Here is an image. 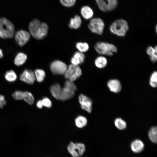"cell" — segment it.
I'll list each match as a JSON object with an SVG mask.
<instances>
[{
    "mask_svg": "<svg viewBox=\"0 0 157 157\" xmlns=\"http://www.w3.org/2000/svg\"><path fill=\"white\" fill-rule=\"evenodd\" d=\"M85 58V55L80 51L75 52L73 57L71 58V62L72 64L75 65L82 64Z\"/></svg>",
    "mask_w": 157,
    "mask_h": 157,
    "instance_id": "15",
    "label": "cell"
},
{
    "mask_svg": "<svg viewBox=\"0 0 157 157\" xmlns=\"http://www.w3.org/2000/svg\"><path fill=\"white\" fill-rule=\"evenodd\" d=\"M94 48L99 54L109 56H113L117 51V47L115 45L104 42H97L94 45Z\"/></svg>",
    "mask_w": 157,
    "mask_h": 157,
    "instance_id": "5",
    "label": "cell"
},
{
    "mask_svg": "<svg viewBox=\"0 0 157 157\" xmlns=\"http://www.w3.org/2000/svg\"><path fill=\"white\" fill-rule=\"evenodd\" d=\"M149 83L152 87L156 88L157 85V73L156 71L154 72L151 75Z\"/></svg>",
    "mask_w": 157,
    "mask_h": 157,
    "instance_id": "29",
    "label": "cell"
},
{
    "mask_svg": "<svg viewBox=\"0 0 157 157\" xmlns=\"http://www.w3.org/2000/svg\"><path fill=\"white\" fill-rule=\"evenodd\" d=\"M157 128L156 126L151 128L148 132L149 138L151 141L154 143H156L157 141Z\"/></svg>",
    "mask_w": 157,
    "mask_h": 157,
    "instance_id": "24",
    "label": "cell"
},
{
    "mask_svg": "<svg viewBox=\"0 0 157 157\" xmlns=\"http://www.w3.org/2000/svg\"><path fill=\"white\" fill-rule=\"evenodd\" d=\"M3 56V54L2 50L0 48V59L2 58Z\"/></svg>",
    "mask_w": 157,
    "mask_h": 157,
    "instance_id": "37",
    "label": "cell"
},
{
    "mask_svg": "<svg viewBox=\"0 0 157 157\" xmlns=\"http://www.w3.org/2000/svg\"><path fill=\"white\" fill-rule=\"evenodd\" d=\"M114 123L116 127L120 130L125 129L126 127V122L120 118H116L115 120Z\"/></svg>",
    "mask_w": 157,
    "mask_h": 157,
    "instance_id": "27",
    "label": "cell"
},
{
    "mask_svg": "<svg viewBox=\"0 0 157 157\" xmlns=\"http://www.w3.org/2000/svg\"><path fill=\"white\" fill-rule=\"evenodd\" d=\"M76 90L77 88L73 82L67 80L65 82L64 86L61 88L60 90L58 100L64 101L72 99Z\"/></svg>",
    "mask_w": 157,
    "mask_h": 157,
    "instance_id": "4",
    "label": "cell"
},
{
    "mask_svg": "<svg viewBox=\"0 0 157 157\" xmlns=\"http://www.w3.org/2000/svg\"><path fill=\"white\" fill-rule=\"evenodd\" d=\"M30 35L26 31L20 30L17 31L15 35V39L17 44L20 47L24 45L30 40Z\"/></svg>",
    "mask_w": 157,
    "mask_h": 157,
    "instance_id": "11",
    "label": "cell"
},
{
    "mask_svg": "<svg viewBox=\"0 0 157 157\" xmlns=\"http://www.w3.org/2000/svg\"><path fill=\"white\" fill-rule=\"evenodd\" d=\"M28 28L32 36L38 40L44 39L47 35L48 30L47 25L44 22H41L37 19L30 22Z\"/></svg>",
    "mask_w": 157,
    "mask_h": 157,
    "instance_id": "1",
    "label": "cell"
},
{
    "mask_svg": "<svg viewBox=\"0 0 157 157\" xmlns=\"http://www.w3.org/2000/svg\"><path fill=\"white\" fill-rule=\"evenodd\" d=\"M129 30L128 22L122 19L115 21L109 27V31L111 33L119 37L125 36Z\"/></svg>",
    "mask_w": 157,
    "mask_h": 157,
    "instance_id": "2",
    "label": "cell"
},
{
    "mask_svg": "<svg viewBox=\"0 0 157 157\" xmlns=\"http://www.w3.org/2000/svg\"><path fill=\"white\" fill-rule=\"evenodd\" d=\"M19 79L27 84H33L35 80L34 72L31 70L26 69L21 74Z\"/></svg>",
    "mask_w": 157,
    "mask_h": 157,
    "instance_id": "12",
    "label": "cell"
},
{
    "mask_svg": "<svg viewBox=\"0 0 157 157\" xmlns=\"http://www.w3.org/2000/svg\"><path fill=\"white\" fill-rule=\"evenodd\" d=\"M5 78L6 80L10 82L15 81L17 78V75L13 70L7 71L5 74Z\"/></svg>",
    "mask_w": 157,
    "mask_h": 157,
    "instance_id": "25",
    "label": "cell"
},
{
    "mask_svg": "<svg viewBox=\"0 0 157 157\" xmlns=\"http://www.w3.org/2000/svg\"><path fill=\"white\" fill-rule=\"evenodd\" d=\"M67 68L65 63L58 60L53 62L50 65L51 71L55 75L64 74Z\"/></svg>",
    "mask_w": 157,
    "mask_h": 157,
    "instance_id": "10",
    "label": "cell"
},
{
    "mask_svg": "<svg viewBox=\"0 0 157 157\" xmlns=\"http://www.w3.org/2000/svg\"><path fill=\"white\" fill-rule=\"evenodd\" d=\"M76 46L79 51L82 53L86 52L89 49L88 44L85 42H77L76 44Z\"/></svg>",
    "mask_w": 157,
    "mask_h": 157,
    "instance_id": "28",
    "label": "cell"
},
{
    "mask_svg": "<svg viewBox=\"0 0 157 157\" xmlns=\"http://www.w3.org/2000/svg\"><path fill=\"white\" fill-rule=\"evenodd\" d=\"M36 106L37 107L39 108H42L43 105L42 100H39L38 101L36 104Z\"/></svg>",
    "mask_w": 157,
    "mask_h": 157,
    "instance_id": "36",
    "label": "cell"
},
{
    "mask_svg": "<svg viewBox=\"0 0 157 157\" xmlns=\"http://www.w3.org/2000/svg\"><path fill=\"white\" fill-rule=\"evenodd\" d=\"M60 3L64 6L70 7L73 6L75 3L76 0H60Z\"/></svg>",
    "mask_w": 157,
    "mask_h": 157,
    "instance_id": "31",
    "label": "cell"
},
{
    "mask_svg": "<svg viewBox=\"0 0 157 157\" xmlns=\"http://www.w3.org/2000/svg\"><path fill=\"white\" fill-rule=\"evenodd\" d=\"M107 86L110 91L115 93L119 92L121 89L120 82L117 79L109 80L107 83Z\"/></svg>",
    "mask_w": 157,
    "mask_h": 157,
    "instance_id": "14",
    "label": "cell"
},
{
    "mask_svg": "<svg viewBox=\"0 0 157 157\" xmlns=\"http://www.w3.org/2000/svg\"><path fill=\"white\" fill-rule=\"evenodd\" d=\"M81 12L83 17L86 19H91L94 14L92 10L88 6H83L81 9Z\"/></svg>",
    "mask_w": 157,
    "mask_h": 157,
    "instance_id": "18",
    "label": "cell"
},
{
    "mask_svg": "<svg viewBox=\"0 0 157 157\" xmlns=\"http://www.w3.org/2000/svg\"><path fill=\"white\" fill-rule=\"evenodd\" d=\"M155 30H156V33H157V25H156V26H155Z\"/></svg>",
    "mask_w": 157,
    "mask_h": 157,
    "instance_id": "38",
    "label": "cell"
},
{
    "mask_svg": "<svg viewBox=\"0 0 157 157\" xmlns=\"http://www.w3.org/2000/svg\"><path fill=\"white\" fill-rule=\"evenodd\" d=\"M27 55L24 53L19 52L15 56L14 63L17 66H20L24 64L27 59Z\"/></svg>",
    "mask_w": 157,
    "mask_h": 157,
    "instance_id": "19",
    "label": "cell"
},
{
    "mask_svg": "<svg viewBox=\"0 0 157 157\" xmlns=\"http://www.w3.org/2000/svg\"><path fill=\"white\" fill-rule=\"evenodd\" d=\"M67 149L73 157H80L85 152V147L83 143L71 142L67 147Z\"/></svg>",
    "mask_w": 157,
    "mask_h": 157,
    "instance_id": "7",
    "label": "cell"
},
{
    "mask_svg": "<svg viewBox=\"0 0 157 157\" xmlns=\"http://www.w3.org/2000/svg\"><path fill=\"white\" fill-rule=\"evenodd\" d=\"M94 64L96 66L100 69L105 67L108 64V60L105 56H100L97 57L94 60Z\"/></svg>",
    "mask_w": 157,
    "mask_h": 157,
    "instance_id": "20",
    "label": "cell"
},
{
    "mask_svg": "<svg viewBox=\"0 0 157 157\" xmlns=\"http://www.w3.org/2000/svg\"><path fill=\"white\" fill-rule=\"evenodd\" d=\"M146 52L149 56L157 53V46H155L154 47L151 46H148L146 50Z\"/></svg>",
    "mask_w": 157,
    "mask_h": 157,
    "instance_id": "30",
    "label": "cell"
},
{
    "mask_svg": "<svg viewBox=\"0 0 157 157\" xmlns=\"http://www.w3.org/2000/svg\"><path fill=\"white\" fill-rule=\"evenodd\" d=\"M35 79L38 82H42L45 76V73L42 69H37L34 72Z\"/></svg>",
    "mask_w": 157,
    "mask_h": 157,
    "instance_id": "23",
    "label": "cell"
},
{
    "mask_svg": "<svg viewBox=\"0 0 157 157\" xmlns=\"http://www.w3.org/2000/svg\"><path fill=\"white\" fill-rule=\"evenodd\" d=\"M81 19L80 17L76 15L74 18L70 19L68 26L71 28L77 29L81 26Z\"/></svg>",
    "mask_w": 157,
    "mask_h": 157,
    "instance_id": "17",
    "label": "cell"
},
{
    "mask_svg": "<svg viewBox=\"0 0 157 157\" xmlns=\"http://www.w3.org/2000/svg\"><path fill=\"white\" fill-rule=\"evenodd\" d=\"M78 100L81 108L90 113L92 106V102L90 99L85 95L81 94L79 96Z\"/></svg>",
    "mask_w": 157,
    "mask_h": 157,
    "instance_id": "13",
    "label": "cell"
},
{
    "mask_svg": "<svg viewBox=\"0 0 157 157\" xmlns=\"http://www.w3.org/2000/svg\"><path fill=\"white\" fill-rule=\"evenodd\" d=\"M144 145L143 142L139 140H136L131 143V147L134 152L138 153L142 151Z\"/></svg>",
    "mask_w": 157,
    "mask_h": 157,
    "instance_id": "16",
    "label": "cell"
},
{
    "mask_svg": "<svg viewBox=\"0 0 157 157\" xmlns=\"http://www.w3.org/2000/svg\"><path fill=\"white\" fill-rule=\"evenodd\" d=\"M42 101L43 106L48 108H50L51 107V102L50 100L48 98H44Z\"/></svg>",
    "mask_w": 157,
    "mask_h": 157,
    "instance_id": "33",
    "label": "cell"
},
{
    "mask_svg": "<svg viewBox=\"0 0 157 157\" xmlns=\"http://www.w3.org/2000/svg\"><path fill=\"white\" fill-rule=\"evenodd\" d=\"M24 92L17 90L15 92L12 94L13 97L16 100H23Z\"/></svg>",
    "mask_w": 157,
    "mask_h": 157,
    "instance_id": "32",
    "label": "cell"
},
{
    "mask_svg": "<svg viewBox=\"0 0 157 157\" xmlns=\"http://www.w3.org/2000/svg\"><path fill=\"white\" fill-rule=\"evenodd\" d=\"M87 123L86 118L83 116H79L77 117L75 120L76 126L78 128H81L85 127Z\"/></svg>",
    "mask_w": 157,
    "mask_h": 157,
    "instance_id": "22",
    "label": "cell"
},
{
    "mask_svg": "<svg viewBox=\"0 0 157 157\" xmlns=\"http://www.w3.org/2000/svg\"><path fill=\"white\" fill-rule=\"evenodd\" d=\"M23 100L30 105H32L34 101V98L32 94L28 91L24 92Z\"/></svg>",
    "mask_w": 157,
    "mask_h": 157,
    "instance_id": "26",
    "label": "cell"
},
{
    "mask_svg": "<svg viewBox=\"0 0 157 157\" xmlns=\"http://www.w3.org/2000/svg\"><path fill=\"white\" fill-rule=\"evenodd\" d=\"M13 24L5 17L0 18V38L3 39L11 38L15 35Z\"/></svg>",
    "mask_w": 157,
    "mask_h": 157,
    "instance_id": "3",
    "label": "cell"
},
{
    "mask_svg": "<svg viewBox=\"0 0 157 157\" xmlns=\"http://www.w3.org/2000/svg\"><path fill=\"white\" fill-rule=\"evenodd\" d=\"M6 104V101L4 97L2 95H0V108H3Z\"/></svg>",
    "mask_w": 157,
    "mask_h": 157,
    "instance_id": "34",
    "label": "cell"
},
{
    "mask_svg": "<svg viewBox=\"0 0 157 157\" xmlns=\"http://www.w3.org/2000/svg\"><path fill=\"white\" fill-rule=\"evenodd\" d=\"M88 26L89 30L93 33L101 35L104 32L105 23L101 18H94L91 19Z\"/></svg>",
    "mask_w": 157,
    "mask_h": 157,
    "instance_id": "6",
    "label": "cell"
},
{
    "mask_svg": "<svg viewBox=\"0 0 157 157\" xmlns=\"http://www.w3.org/2000/svg\"><path fill=\"white\" fill-rule=\"evenodd\" d=\"M96 1L100 9L104 12L113 11L118 5L117 0H96Z\"/></svg>",
    "mask_w": 157,
    "mask_h": 157,
    "instance_id": "9",
    "label": "cell"
},
{
    "mask_svg": "<svg viewBox=\"0 0 157 157\" xmlns=\"http://www.w3.org/2000/svg\"><path fill=\"white\" fill-rule=\"evenodd\" d=\"M151 61L153 63H156L157 60V54L156 53L153 55L150 56Z\"/></svg>",
    "mask_w": 157,
    "mask_h": 157,
    "instance_id": "35",
    "label": "cell"
},
{
    "mask_svg": "<svg viewBox=\"0 0 157 157\" xmlns=\"http://www.w3.org/2000/svg\"><path fill=\"white\" fill-rule=\"evenodd\" d=\"M82 74V71L78 65H70L64 74L66 79L73 82L80 77Z\"/></svg>",
    "mask_w": 157,
    "mask_h": 157,
    "instance_id": "8",
    "label": "cell"
},
{
    "mask_svg": "<svg viewBox=\"0 0 157 157\" xmlns=\"http://www.w3.org/2000/svg\"><path fill=\"white\" fill-rule=\"evenodd\" d=\"M61 87L60 85L56 83L52 85L50 88V91L52 95L58 100L60 90Z\"/></svg>",
    "mask_w": 157,
    "mask_h": 157,
    "instance_id": "21",
    "label": "cell"
}]
</instances>
